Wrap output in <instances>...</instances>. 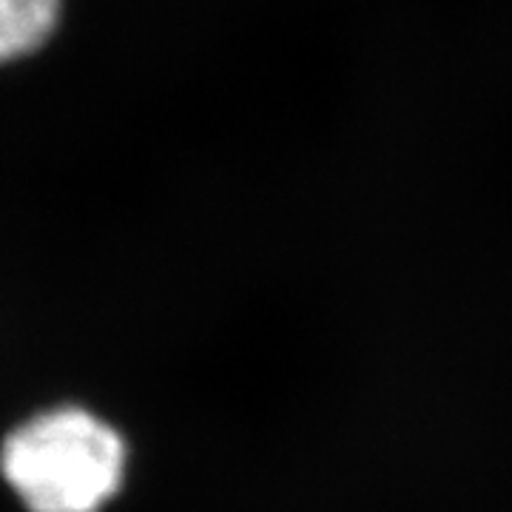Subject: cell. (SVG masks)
<instances>
[{
	"label": "cell",
	"instance_id": "2",
	"mask_svg": "<svg viewBox=\"0 0 512 512\" xmlns=\"http://www.w3.org/2000/svg\"><path fill=\"white\" fill-rule=\"evenodd\" d=\"M63 0H0V66L37 55L60 29Z\"/></svg>",
	"mask_w": 512,
	"mask_h": 512
},
{
	"label": "cell",
	"instance_id": "1",
	"mask_svg": "<svg viewBox=\"0 0 512 512\" xmlns=\"http://www.w3.org/2000/svg\"><path fill=\"white\" fill-rule=\"evenodd\" d=\"M126 458L109 421L55 407L9 433L0 470L29 512H100L123 487Z\"/></svg>",
	"mask_w": 512,
	"mask_h": 512
}]
</instances>
